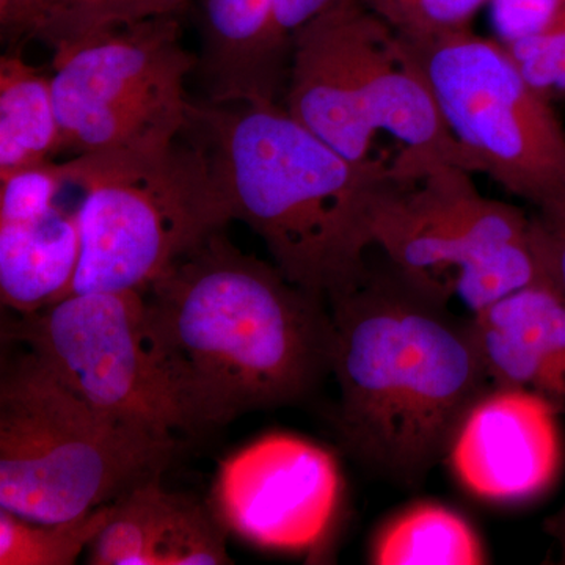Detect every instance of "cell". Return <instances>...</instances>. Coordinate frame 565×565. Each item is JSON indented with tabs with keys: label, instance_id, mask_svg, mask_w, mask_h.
Here are the masks:
<instances>
[{
	"label": "cell",
	"instance_id": "1",
	"mask_svg": "<svg viewBox=\"0 0 565 565\" xmlns=\"http://www.w3.org/2000/svg\"><path fill=\"white\" fill-rule=\"evenodd\" d=\"M329 300L334 429L344 451L403 489L446 460L457 429L492 386L473 319L385 258Z\"/></svg>",
	"mask_w": 565,
	"mask_h": 565
},
{
	"label": "cell",
	"instance_id": "2",
	"mask_svg": "<svg viewBox=\"0 0 565 565\" xmlns=\"http://www.w3.org/2000/svg\"><path fill=\"white\" fill-rule=\"evenodd\" d=\"M148 319L196 433L307 399L332 374L329 302L225 230L143 291Z\"/></svg>",
	"mask_w": 565,
	"mask_h": 565
},
{
	"label": "cell",
	"instance_id": "3",
	"mask_svg": "<svg viewBox=\"0 0 565 565\" xmlns=\"http://www.w3.org/2000/svg\"><path fill=\"white\" fill-rule=\"evenodd\" d=\"M189 131L233 221L262 237L289 281L329 302L362 280L392 162L349 161L280 102L192 103Z\"/></svg>",
	"mask_w": 565,
	"mask_h": 565
},
{
	"label": "cell",
	"instance_id": "4",
	"mask_svg": "<svg viewBox=\"0 0 565 565\" xmlns=\"http://www.w3.org/2000/svg\"><path fill=\"white\" fill-rule=\"evenodd\" d=\"M181 441L99 411L25 349L0 375V509L61 523L162 476Z\"/></svg>",
	"mask_w": 565,
	"mask_h": 565
},
{
	"label": "cell",
	"instance_id": "5",
	"mask_svg": "<svg viewBox=\"0 0 565 565\" xmlns=\"http://www.w3.org/2000/svg\"><path fill=\"white\" fill-rule=\"evenodd\" d=\"M191 141L145 152L79 154L62 162L81 192V256L71 294L141 291L212 233L228 206L210 152ZM66 296V297H68Z\"/></svg>",
	"mask_w": 565,
	"mask_h": 565
},
{
	"label": "cell",
	"instance_id": "6",
	"mask_svg": "<svg viewBox=\"0 0 565 565\" xmlns=\"http://www.w3.org/2000/svg\"><path fill=\"white\" fill-rule=\"evenodd\" d=\"M281 103L349 161L384 159L373 148L386 132L403 145L399 154L471 172L399 36L362 0L297 33Z\"/></svg>",
	"mask_w": 565,
	"mask_h": 565
},
{
	"label": "cell",
	"instance_id": "7",
	"mask_svg": "<svg viewBox=\"0 0 565 565\" xmlns=\"http://www.w3.org/2000/svg\"><path fill=\"white\" fill-rule=\"evenodd\" d=\"M471 172L435 161L390 163L373 218L374 247L412 280L473 313L511 292L548 282L531 217L487 199Z\"/></svg>",
	"mask_w": 565,
	"mask_h": 565
},
{
	"label": "cell",
	"instance_id": "8",
	"mask_svg": "<svg viewBox=\"0 0 565 565\" xmlns=\"http://www.w3.org/2000/svg\"><path fill=\"white\" fill-rule=\"evenodd\" d=\"M397 36L471 172L533 206L564 188L563 122L504 43L473 29L434 39Z\"/></svg>",
	"mask_w": 565,
	"mask_h": 565
},
{
	"label": "cell",
	"instance_id": "9",
	"mask_svg": "<svg viewBox=\"0 0 565 565\" xmlns=\"http://www.w3.org/2000/svg\"><path fill=\"white\" fill-rule=\"evenodd\" d=\"M52 50L63 150L156 151L188 132L185 81L199 58L182 46L178 17L115 25Z\"/></svg>",
	"mask_w": 565,
	"mask_h": 565
},
{
	"label": "cell",
	"instance_id": "10",
	"mask_svg": "<svg viewBox=\"0 0 565 565\" xmlns=\"http://www.w3.org/2000/svg\"><path fill=\"white\" fill-rule=\"evenodd\" d=\"M58 379L107 414L167 435H196L163 360L141 291L71 294L3 322Z\"/></svg>",
	"mask_w": 565,
	"mask_h": 565
},
{
	"label": "cell",
	"instance_id": "11",
	"mask_svg": "<svg viewBox=\"0 0 565 565\" xmlns=\"http://www.w3.org/2000/svg\"><path fill=\"white\" fill-rule=\"evenodd\" d=\"M341 490L332 452L269 434L223 460L211 503L230 533L264 548L308 552L332 530Z\"/></svg>",
	"mask_w": 565,
	"mask_h": 565
},
{
	"label": "cell",
	"instance_id": "12",
	"mask_svg": "<svg viewBox=\"0 0 565 565\" xmlns=\"http://www.w3.org/2000/svg\"><path fill=\"white\" fill-rule=\"evenodd\" d=\"M557 407L516 386L492 385L457 429L448 460L468 493L493 504H522L555 482L563 462Z\"/></svg>",
	"mask_w": 565,
	"mask_h": 565
},
{
	"label": "cell",
	"instance_id": "13",
	"mask_svg": "<svg viewBox=\"0 0 565 565\" xmlns=\"http://www.w3.org/2000/svg\"><path fill=\"white\" fill-rule=\"evenodd\" d=\"M471 319L493 385L531 390L565 412V297L555 286H526Z\"/></svg>",
	"mask_w": 565,
	"mask_h": 565
},
{
	"label": "cell",
	"instance_id": "14",
	"mask_svg": "<svg viewBox=\"0 0 565 565\" xmlns=\"http://www.w3.org/2000/svg\"><path fill=\"white\" fill-rule=\"evenodd\" d=\"M203 52L199 66L217 104L280 102L289 61L275 40V0H196Z\"/></svg>",
	"mask_w": 565,
	"mask_h": 565
},
{
	"label": "cell",
	"instance_id": "15",
	"mask_svg": "<svg viewBox=\"0 0 565 565\" xmlns=\"http://www.w3.org/2000/svg\"><path fill=\"white\" fill-rule=\"evenodd\" d=\"M81 256L77 211L58 204L32 222L0 223V299L31 315L68 296Z\"/></svg>",
	"mask_w": 565,
	"mask_h": 565
},
{
	"label": "cell",
	"instance_id": "16",
	"mask_svg": "<svg viewBox=\"0 0 565 565\" xmlns=\"http://www.w3.org/2000/svg\"><path fill=\"white\" fill-rule=\"evenodd\" d=\"M52 74L21 55L0 58V173L52 161L62 151Z\"/></svg>",
	"mask_w": 565,
	"mask_h": 565
},
{
	"label": "cell",
	"instance_id": "17",
	"mask_svg": "<svg viewBox=\"0 0 565 565\" xmlns=\"http://www.w3.org/2000/svg\"><path fill=\"white\" fill-rule=\"evenodd\" d=\"M375 565L487 564L481 537L459 512L422 501L403 509L379 527L370 545Z\"/></svg>",
	"mask_w": 565,
	"mask_h": 565
},
{
	"label": "cell",
	"instance_id": "18",
	"mask_svg": "<svg viewBox=\"0 0 565 565\" xmlns=\"http://www.w3.org/2000/svg\"><path fill=\"white\" fill-rule=\"evenodd\" d=\"M230 530L211 501L167 492L152 545V565L233 564L226 542Z\"/></svg>",
	"mask_w": 565,
	"mask_h": 565
},
{
	"label": "cell",
	"instance_id": "19",
	"mask_svg": "<svg viewBox=\"0 0 565 565\" xmlns=\"http://www.w3.org/2000/svg\"><path fill=\"white\" fill-rule=\"evenodd\" d=\"M110 503L79 519L35 523L0 509V564L71 565L106 525Z\"/></svg>",
	"mask_w": 565,
	"mask_h": 565
},
{
	"label": "cell",
	"instance_id": "20",
	"mask_svg": "<svg viewBox=\"0 0 565 565\" xmlns=\"http://www.w3.org/2000/svg\"><path fill=\"white\" fill-rule=\"evenodd\" d=\"M161 478L140 482L111 501L109 519L88 548V564L152 565V545L166 494Z\"/></svg>",
	"mask_w": 565,
	"mask_h": 565
},
{
	"label": "cell",
	"instance_id": "21",
	"mask_svg": "<svg viewBox=\"0 0 565 565\" xmlns=\"http://www.w3.org/2000/svg\"><path fill=\"white\" fill-rule=\"evenodd\" d=\"M192 0H47L32 36L51 47L115 25L180 17Z\"/></svg>",
	"mask_w": 565,
	"mask_h": 565
},
{
	"label": "cell",
	"instance_id": "22",
	"mask_svg": "<svg viewBox=\"0 0 565 565\" xmlns=\"http://www.w3.org/2000/svg\"><path fill=\"white\" fill-rule=\"evenodd\" d=\"M66 184L62 162L47 161L0 173V223L32 222L61 204Z\"/></svg>",
	"mask_w": 565,
	"mask_h": 565
},
{
	"label": "cell",
	"instance_id": "23",
	"mask_svg": "<svg viewBox=\"0 0 565 565\" xmlns=\"http://www.w3.org/2000/svg\"><path fill=\"white\" fill-rule=\"evenodd\" d=\"M489 0H401L385 22L404 39L423 40L471 29Z\"/></svg>",
	"mask_w": 565,
	"mask_h": 565
},
{
	"label": "cell",
	"instance_id": "24",
	"mask_svg": "<svg viewBox=\"0 0 565 565\" xmlns=\"http://www.w3.org/2000/svg\"><path fill=\"white\" fill-rule=\"evenodd\" d=\"M497 40L504 44L565 31V0H489Z\"/></svg>",
	"mask_w": 565,
	"mask_h": 565
},
{
	"label": "cell",
	"instance_id": "25",
	"mask_svg": "<svg viewBox=\"0 0 565 565\" xmlns=\"http://www.w3.org/2000/svg\"><path fill=\"white\" fill-rule=\"evenodd\" d=\"M530 84L552 102L565 95V31L505 44Z\"/></svg>",
	"mask_w": 565,
	"mask_h": 565
},
{
	"label": "cell",
	"instance_id": "26",
	"mask_svg": "<svg viewBox=\"0 0 565 565\" xmlns=\"http://www.w3.org/2000/svg\"><path fill=\"white\" fill-rule=\"evenodd\" d=\"M531 225L550 285L565 297V185L535 204Z\"/></svg>",
	"mask_w": 565,
	"mask_h": 565
},
{
	"label": "cell",
	"instance_id": "27",
	"mask_svg": "<svg viewBox=\"0 0 565 565\" xmlns=\"http://www.w3.org/2000/svg\"><path fill=\"white\" fill-rule=\"evenodd\" d=\"M355 0H275L274 29L278 50L291 61L292 41L297 33L323 14Z\"/></svg>",
	"mask_w": 565,
	"mask_h": 565
},
{
	"label": "cell",
	"instance_id": "28",
	"mask_svg": "<svg viewBox=\"0 0 565 565\" xmlns=\"http://www.w3.org/2000/svg\"><path fill=\"white\" fill-rule=\"evenodd\" d=\"M47 0H24V25H22V33L32 35L39 24L41 14H43L44 7Z\"/></svg>",
	"mask_w": 565,
	"mask_h": 565
},
{
	"label": "cell",
	"instance_id": "29",
	"mask_svg": "<svg viewBox=\"0 0 565 565\" xmlns=\"http://www.w3.org/2000/svg\"><path fill=\"white\" fill-rule=\"evenodd\" d=\"M362 2L367 10L373 11L374 14L385 21L401 0H362Z\"/></svg>",
	"mask_w": 565,
	"mask_h": 565
},
{
	"label": "cell",
	"instance_id": "30",
	"mask_svg": "<svg viewBox=\"0 0 565 565\" xmlns=\"http://www.w3.org/2000/svg\"><path fill=\"white\" fill-rule=\"evenodd\" d=\"M544 527L545 533L548 534L550 537L565 530V503L561 505L559 511L545 520Z\"/></svg>",
	"mask_w": 565,
	"mask_h": 565
},
{
	"label": "cell",
	"instance_id": "31",
	"mask_svg": "<svg viewBox=\"0 0 565 565\" xmlns=\"http://www.w3.org/2000/svg\"><path fill=\"white\" fill-rule=\"evenodd\" d=\"M553 541L559 546L561 563L565 564V530L552 535Z\"/></svg>",
	"mask_w": 565,
	"mask_h": 565
}]
</instances>
